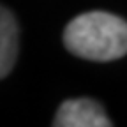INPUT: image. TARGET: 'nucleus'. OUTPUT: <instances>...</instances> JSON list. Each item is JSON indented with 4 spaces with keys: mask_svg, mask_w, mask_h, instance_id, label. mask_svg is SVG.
Returning a JSON list of instances; mask_svg holds the SVG:
<instances>
[{
    "mask_svg": "<svg viewBox=\"0 0 127 127\" xmlns=\"http://www.w3.org/2000/svg\"><path fill=\"white\" fill-rule=\"evenodd\" d=\"M64 44L85 60H117L127 53V23L104 11L79 14L64 30Z\"/></svg>",
    "mask_w": 127,
    "mask_h": 127,
    "instance_id": "f257e3e1",
    "label": "nucleus"
},
{
    "mask_svg": "<svg viewBox=\"0 0 127 127\" xmlns=\"http://www.w3.org/2000/svg\"><path fill=\"white\" fill-rule=\"evenodd\" d=\"M53 125L55 127H109L111 122L99 102L92 99H72L60 104Z\"/></svg>",
    "mask_w": 127,
    "mask_h": 127,
    "instance_id": "f03ea898",
    "label": "nucleus"
},
{
    "mask_svg": "<svg viewBox=\"0 0 127 127\" xmlns=\"http://www.w3.org/2000/svg\"><path fill=\"white\" fill-rule=\"evenodd\" d=\"M18 23L12 12L7 7H2L0 12V76L5 78L18 55Z\"/></svg>",
    "mask_w": 127,
    "mask_h": 127,
    "instance_id": "7ed1b4c3",
    "label": "nucleus"
}]
</instances>
